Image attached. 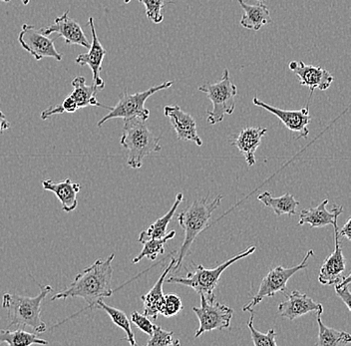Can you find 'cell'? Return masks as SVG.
I'll use <instances>...</instances> for the list:
<instances>
[{"instance_id":"4fadbf2b","label":"cell","mask_w":351,"mask_h":346,"mask_svg":"<svg viewBox=\"0 0 351 346\" xmlns=\"http://www.w3.org/2000/svg\"><path fill=\"white\" fill-rule=\"evenodd\" d=\"M88 24H89L92 34V42L90 43V47L88 48L89 51L87 53L79 54L76 57L75 63L81 66H84V65L89 66L92 74H93L94 85L97 87L98 90H103L105 88V82L101 77L100 72L102 69L103 59L106 55L107 51L98 39L93 17H90Z\"/></svg>"},{"instance_id":"603a6c76","label":"cell","mask_w":351,"mask_h":346,"mask_svg":"<svg viewBox=\"0 0 351 346\" xmlns=\"http://www.w3.org/2000/svg\"><path fill=\"white\" fill-rule=\"evenodd\" d=\"M73 91L70 96L75 100L78 109L85 108V107H103L108 110L109 106H104L98 102L96 98V94L99 90L95 85H87L86 79L83 76H77L72 81Z\"/></svg>"},{"instance_id":"836d02e7","label":"cell","mask_w":351,"mask_h":346,"mask_svg":"<svg viewBox=\"0 0 351 346\" xmlns=\"http://www.w3.org/2000/svg\"><path fill=\"white\" fill-rule=\"evenodd\" d=\"M350 275H346L339 282L335 284V293L339 295L343 304H346L348 310L351 312V295H350Z\"/></svg>"},{"instance_id":"44dd1931","label":"cell","mask_w":351,"mask_h":346,"mask_svg":"<svg viewBox=\"0 0 351 346\" xmlns=\"http://www.w3.org/2000/svg\"><path fill=\"white\" fill-rule=\"evenodd\" d=\"M176 264V258L171 260L170 264L167 267L166 269L162 273L161 277L156 282L155 286L151 288L147 295H142L141 299L144 304V315L154 321H157L158 315L160 314L162 306L164 302L163 284L166 277H168L169 273Z\"/></svg>"},{"instance_id":"74e56055","label":"cell","mask_w":351,"mask_h":346,"mask_svg":"<svg viewBox=\"0 0 351 346\" xmlns=\"http://www.w3.org/2000/svg\"><path fill=\"white\" fill-rule=\"evenodd\" d=\"M1 1L3 2H10L11 0H1ZM22 3H23V5H28L29 4L30 0H21Z\"/></svg>"},{"instance_id":"e575fe53","label":"cell","mask_w":351,"mask_h":346,"mask_svg":"<svg viewBox=\"0 0 351 346\" xmlns=\"http://www.w3.org/2000/svg\"><path fill=\"white\" fill-rule=\"evenodd\" d=\"M131 323L135 324L141 332L148 335H152L154 324L146 315L138 312H133L131 314Z\"/></svg>"},{"instance_id":"f1b7e54d","label":"cell","mask_w":351,"mask_h":346,"mask_svg":"<svg viewBox=\"0 0 351 346\" xmlns=\"http://www.w3.org/2000/svg\"><path fill=\"white\" fill-rule=\"evenodd\" d=\"M176 236L175 231H171L170 233L166 234L163 238H151V240H146L144 243V247H143L141 253L138 257L132 260L133 264H138L141 262L143 258H147L149 260H156L158 256L163 255L165 253V245L168 240H172Z\"/></svg>"},{"instance_id":"f546056e","label":"cell","mask_w":351,"mask_h":346,"mask_svg":"<svg viewBox=\"0 0 351 346\" xmlns=\"http://www.w3.org/2000/svg\"><path fill=\"white\" fill-rule=\"evenodd\" d=\"M251 312V317H250L249 323H247V328L251 330V335L252 343L254 346H276L278 343L276 341V334L274 330H269L267 334H262L254 328V308L247 310Z\"/></svg>"},{"instance_id":"7c38bea8","label":"cell","mask_w":351,"mask_h":346,"mask_svg":"<svg viewBox=\"0 0 351 346\" xmlns=\"http://www.w3.org/2000/svg\"><path fill=\"white\" fill-rule=\"evenodd\" d=\"M289 69L300 78V84L302 86L308 87L311 95L319 89L326 91L331 86L333 82V76L328 70L320 66L306 65L304 61H291L289 65Z\"/></svg>"},{"instance_id":"8fae6325","label":"cell","mask_w":351,"mask_h":346,"mask_svg":"<svg viewBox=\"0 0 351 346\" xmlns=\"http://www.w3.org/2000/svg\"><path fill=\"white\" fill-rule=\"evenodd\" d=\"M252 103L256 106L262 107L265 110L274 114L291 132L298 133L296 140L306 138L308 136L309 131L307 125L309 124L311 120L308 105H306L300 110H284V109H280L278 107L271 106V105L263 102L262 100L258 99L256 95L252 99Z\"/></svg>"},{"instance_id":"277c9868","label":"cell","mask_w":351,"mask_h":346,"mask_svg":"<svg viewBox=\"0 0 351 346\" xmlns=\"http://www.w3.org/2000/svg\"><path fill=\"white\" fill-rule=\"evenodd\" d=\"M120 144L129 151L127 164L132 169H140L146 157L161 151L160 138L148 128L146 120L140 117L124 119Z\"/></svg>"},{"instance_id":"d4e9b609","label":"cell","mask_w":351,"mask_h":346,"mask_svg":"<svg viewBox=\"0 0 351 346\" xmlns=\"http://www.w3.org/2000/svg\"><path fill=\"white\" fill-rule=\"evenodd\" d=\"M183 200V194H182V193H179V194L177 195V197H176L174 205L172 206L170 211H168V212H167L165 216L162 217V218L158 219V220L156 221L155 223H152L148 229L143 231L142 233L140 234L138 242L141 243V244H144L146 240H151V238H163V236L167 234V227H168L169 223H171L172 219L174 218L176 211H177L180 203H181Z\"/></svg>"},{"instance_id":"ffe728a7","label":"cell","mask_w":351,"mask_h":346,"mask_svg":"<svg viewBox=\"0 0 351 346\" xmlns=\"http://www.w3.org/2000/svg\"><path fill=\"white\" fill-rule=\"evenodd\" d=\"M43 189L54 193L60 203H62L63 211L73 212L78 206L77 194L80 192V185L73 183L71 179L66 178L63 182L55 183L52 180L43 182Z\"/></svg>"},{"instance_id":"d590c367","label":"cell","mask_w":351,"mask_h":346,"mask_svg":"<svg viewBox=\"0 0 351 346\" xmlns=\"http://www.w3.org/2000/svg\"><path fill=\"white\" fill-rule=\"evenodd\" d=\"M339 238H346L348 242H351V218L348 219L346 225L339 231Z\"/></svg>"},{"instance_id":"ac0fdd59","label":"cell","mask_w":351,"mask_h":346,"mask_svg":"<svg viewBox=\"0 0 351 346\" xmlns=\"http://www.w3.org/2000/svg\"><path fill=\"white\" fill-rule=\"evenodd\" d=\"M267 129L263 127H247L243 129L236 139L230 142L232 146L241 151L250 167L256 164V152L262 143L263 136L267 134Z\"/></svg>"},{"instance_id":"30bf717a","label":"cell","mask_w":351,"mask_h":346,"mask_svg":"<svg viewBox=\"0 0 351 346\" xmlns=\"http://www.w3.org/2000/svg\"><path fill=\"white\" fill-rule=\"evenodd\" d=\"M19 41L25 51L34 57L35 60L40 61L45 57L61 61L63 54L57 51L55 48L53 39L43 34L40 29H37L34 25L23 24L21 32H19Z\"/></svg>"},{"instance_id":"9a60e30c","label":"cell","mask_w":351,"mask_h":346,"mask_svg":"<svg viewBox=\"0 0 351 346\" xmlns=\"http://www.w3.org/2000/svg\"><path fill=\"white\" fill-rule=\"evenodd\" d=\"M43 34H58L63 37L66 45H80L85 48L90 47V42L85 36L80 24L70 18L69 12H65L61 16L56 17L53 24L40 28Z\"/></svg>"},{"instance_id":"3957f363","label":"cell","mask_w":351,"mask_h":346,"mask_svg":"<svg viewBox=\"0 0 351 346\" xmlns=\"http://www.w3.org/2000/svg\"><path fill=\"white\" fill-rule=\"evenodd\" d=\"M223 200V196L219 195L215 200L208 201V198L199 199L193 201L192 205L189 206L185 211L182 212L178 217V222L185 233L183 244L180 247L178 257L176 258V264L172 269L178 273L181 269L182 264L185 260L186 256L190 254V247L196 240L197 236L205 231L208 227V223L212 217L213 212L218 209Z\"/></svg>"},{"instance_id":"5b68a950","label":"cell","mask_w":351,"mask_h":346,"mask_svg":"<svg viewBox=\"0 0 351 346\" xmlns=\"http://www.w3.org/2000/svg\"><path fill=\"white\" fill-rule=\"evenodd\" d=\"M256 249V246L247 247L243 253L234 256L215 269H205L202 264L195 266L196 268L194 271L186 273V277H171L170 279L167 280V282L168 284H182V286L192 288L199 295H205L206 299L212 301L216 299L214 291L218 286L219 277L223 275V271L241 258L251 256Z\"/></svg>"},{"instance_id":"cb8c5ba5","label":"cell","mask_w":351,"mask_h":346,"mask_svg":"<svg viewBox=\"0 0 351 346\" xmlns=\"http://www.w3.org/2000/svg\"><path fill=\"white\" fill-rule=\"evenodd\" d=\"M324 310L317 312L318 324V339L317 346L348 345L351 343V335L343 330L328 328L322 323V314Z\"/></svg>"},{"instance_id":"4dcf8cb0","label":"cell","mask_w":351,"mask_h":346,"mask_svg":"<svg viewBox=\"0 0 351 346\" xmlns=\"http://www.w3.org/2000/svg\"><path fill=\"white\" fill-rule=\"evenodd\" d=\"M181 345L179 339L175 338L174 332H166L161 326L154 324L153 334L149 339L148 346H178Z\"/></svg>"},{"instance_id":"52a82bcc","label":"cell","mask_w":351,"mask_h":346,"mask_svg":"<svg viewBox=\"0 0 351 346\" xmlns=\"http://www.w3.org/2000/svg\"><path fill=\"white\" fill-rule=\"evenodd\" d=\"M174 84V81H167L161 84L156 85L145 91L137 92L135 94L128 93L126 89L120 94L119 102L116 106L110 107L108 115L105 116L103 119L98 122L97 126L101 127L105 122L109 121L115 118L129 119V118L140 117L144 120H148L150 117V110L145 107L146 101L162 90L170 88Z\"/></svg>"},{"instance_id":"8992f818","label":"cell","mask_w":351,"mask_h":346,"mask_svg":"<svg viewBox=\"0 0 351 346\" xmlns=\"http://www.w3.org/2000/svg\"><path fill=\"white\" fill-rule=\"evenodd\" d=\"M199 91L208 95L212 101L213 110L207 111L208 122L210 125L221 123L225 115H232L236 109V96L238 95V87L230 81L229 69L223 72L219 82L206 83L199 87Z\"/></svg>"},{"instance_id":"d6986e66","label":"cell","mask_w":351,"mask_h":346,"mask_svg":"<svg viewBox=\"0 0 351 346\" xmlns=\"http://www.w3.org/2000/svg\"><path fill=\"white\" fill-rule=\"evenodd\" d=\"M328 205V199H326L317 206V208L306 209L300 214L298 225H304L308 223L311 227H324L326 225H333L337 223V219L343 212L341 206H333L332 210L328 211L326 206Z\"/></svg>"},{"instance_id":"2e32d148","label":"cell","mask_w":351,"mask_h":346,"mask_svg":"<svg viewBox=\"0 0 351 346\" xmlns=\"http://www.w3.org/2000/svg\"><path fill=\"white\" fill-rule=\"evenodd\" d=\"M335 229V249L326 260L320 268L318 282L324 286H331L337 284L343 279L346 271V258L342 254L341 247L339 236V227L337 223L333 225Z\"/></svg>"},{"instance_id":"484cf974","label":"cell","mask_w":351,"mask_h":346,"mask_svg":"<svg viewBox=\"0 0 351 346\" xmlns=\"http://www.w3.org/2000/svg\"><path fill=\"white\" fill-rule=\"evenodd\" d=\"M258 200L262 201L263 205L271 208L276 216L280 217L282 214H291L293 216L296 212V208L300 206V201L295 200L293 195L285 194L284 196L274 198L269 192H263L258 195Z\"/></svg>"},{"instance_id":"ab89813d","label":"cell","mask_w":351,"mask_h":346,"mask_svg":"<svg viewBox=\"0 0 351 346\" xmlns=\"http://www.w3.org/2000/svg\"><path fill=\"white\" fill-rule=\"evenodd\" d=\"M258 1L263 2V1H265V0H258Z\"/></svg>"},{"instance_id":"7402d4cb","label":"cell","mask_w":351,"mask_h":346,"mask_svg":"<svg viewBox=\"0 0 351 346\" xmlns=\"http://www.w3.org/2000/svg\"><path fill=\"white\" fill-rule=\"evenodd\" d=\"M238 1L243 10V15L240 23L243 28L258 32L265 24L271 23V12L265 3L252 5L243 0Z\"/></svg>"},{"instance_id":"5bb4252c","label":"cell","mask_w":351,"mask_h":346,"mask_svg":"<svg viewBox=\"0 0 351 346\" xmlns=\"http://www.w3.org/2000/svg\"><path fill=\"white\" fill-rule=\"evenodd\" d=\"M164 114L170 119L178 140L194 142L199 147L203 145V141L197 134L196 120L192 115L182 110L179 105L165 107Z\"/></svg>"},{"instance_id":"4316f807","label":"cell","mask_w":351,"mask_h":346,"mask_svg":"<svg viewBox=\"0 0 351 346\" xmlns=\"http://www.w3.org/2000/svg\"><path fill=\"white\" fill-rule=\"evenodd\" d=\"M6 343L10 346H29L33 345H47L48 341L39 338L36 334L24 332L23 330H0V345Z\"/></svg>"},{"instance_id":"83f0119b","label":"cell","mask_w":351,"mask_h":346,"mask_svg":"<svg viewBox=\"0 0 351 346\" xmlns=\"http://www.w3.org/2000/svg\"><path fill=\"white\" fill-rule=\"evenodd\" d=\"M103 310L107 312L109 315L110 319H112L113 323L120 328L121 330H124L126 334V341L132 346L137 345L136 343L135 334H134L133 330H132L131 323L127 317L126 313L122 312V310H118V308H113V306H109L108 304H105L104 301L101 299L96 304V310Z\"/></svg>"},{"instance_id":"6da1fadb","label":"cell","mask_w":351,"mask_h":346,"mask_svg":"<svg viewBox=\"0 0 351 346\" xmlns=\"http://www.w3.org/2000/svg\"><path fill=\"white\" fill-rule=\"evenodd\" d=\"M114 258L115 255L112 254L106 260L99 258L91 266L79 273L72 284L65 290L55 295L51 301L81 297L87 302L88 306L79 312L96 310V304L99 301L113 295L111 282L113 277L112 262Z\"/></svg>"},{"instance_id":"9c48e42d","label":"cell","mask_w":351,"mask_h":346,"mask_svg":"<svg viewBox=\"0 0 351 346\" xmlns=\"http://www.w3.org/2000/svg\"><path fill=\"white\" fill-rule=\"evenodd\" d=\"M201 297V306L193 308V312L199 319V328L195 334V338L201 336L204 332L212 330H221L229 328L232 321L234 310L227 304L217 301L216 299H207L205 295Z\"/></svg>"},{"instance_id":"ba28073f","label":"cell","mask_w":351,"mask_h":346,"mask_svg":"<svg viewBox=\"0 0 351 346\" xmlns=\"http://www.w3.org/2000/svg\"><path fill=\"white\" fill-rule=\"evenodd\" d=\"M315 255L313 249L307 251L306 257L304 260L300 262L298 266L293 267V268L285 269L284 267L278 266L276 268L271 269L263 277L262 284H261L260 288H258L256 295L252 297V301L249 304H245L243 308V312L254 308V306H258L261 301L265 297H274L278 293H285L287 291V282L291 280L293 275H295L298 271L307 268V262L309 258Z\"/></svg>"},{"instance_id":"1f68e13d","label":"cell","mask_w":351,"mask_h":346,"mask_svg":"<svg viewBox=\"0 0 351 346\" xmlns=\"http://www.w3.org/2000/svg\"><path fill=\"white\" fill-rule=\"evenodd\" d=\"M146 10V15L149 21L159 24L163 21V8L166 5L165 0H139Z\"/></svg>"},{"instance_id":"8d00e7d4","label":"cell","mask_w":351,"mask_h":346,"mask_svg":"<svg viewBox=\"0 0 351 346\" xmlns=\"http://www.w3.org/2000/svg\"><path fill=\"white\" fill-rule=\"evenodd\" d=\"M10 128V123L5 118V115L0 111V134Z\"/></svg>"},{"instance_id":"f35d334b","label":"cell","mask_w":351,"mask_h":346,"mask_svg":"<svg viewBox=\"0 0 351 346\" xmlns=\"http://www.w3.org/2000/svg\"><path fill=\"white\" fill-rule=\"evenodd\" d=\"M131 0H124V3L128 4L130 3Z\"/></svg>"},{"instance_id":"e0dca14e","label":"cell","mask_w":351,"mask_h":346,"mask_svg":"<svg viewBox=\"0 0 351 346\" xmlns=\"http://www.w3.org/2000/svg\"><path fill=\"white\" fill-rule=\"evenodd\" d=\"M287 297V301L280 302L278 306V314L291 321L304 317L307 313L324 310L322 304H317L311 297H307L306 293L293 291Z\"/></svg>"},{"instance_id":"7a4b0ae2","label":"cell","mask_w":351,"mask_h":346,"mask_svg":"<svg viewBox=\"0 0 351 346\" xmlns=\"http://www.w3.org/2000/svg\"><path fill=\"white\" fill-rule=\"evenodd\" d=\"M39 291L36 297L5 293L2 297V308L8 312V328L19 326L30 328L37 334L46 332V324L41 319V304L52 291V286L38 284Z\"/></svg>"},{"instance_id":"d6a6232c","label":"cell","mask_w":351,"mask_h":346,"mask_svg":"<svg viewBox=\"0 0 351 346\" xmlns=\"http://www.w3.org/2000/svg\"><path fill=\"white\" fill-rule=\"evenodd\" d=\"M183 308L181 297L179 295L170 293L164 297L163 306L160 310V314L164 315L165 317H175L181 310H183Z\"/></svg>"}]
</instances>
